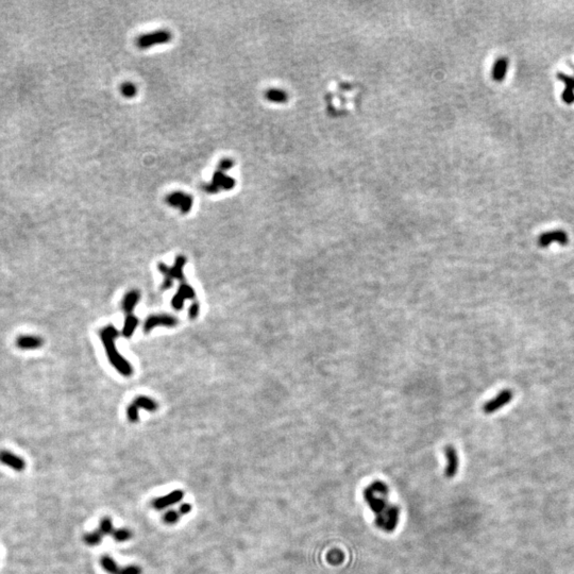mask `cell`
I'll use <instances>...</instances> for the list:
<instances>
[{
	"label": "cell",
	"instance_id": "cell-1",
	"mask_svg": "<svg viewBox=\"0 0 574 574\" xmlns=\"http://www.w3.org/2000/svg\"><path fill=\"white\" fill-rule=\"evenodd\" d=\"M100 335L112 365L120 371L123 375L130 376L131 373L133 372V369L130 364L123 358H122V355L118 353L115 346V338L118 336V332L116 328H114L112 326H109L103 328Z\"/></svg>",
	"mask_w": 574,
	"mask_h": 574
},
{
	"label": "cell",
	"instance_id": "cell-2",
	"mask_svg": "<svg viewBox=\"0 0 574 574\" xmlns=\"http://www.w3.org/2000/svg\"><path fill=\"white\" fill-rule=\"evenodd\" d=\"M236 184V181L228 176L226 171L216 169L213 173L212 181L204 186V190L208 194H217L220 191H231L233 190Z\"/></svg>",
	"mask_w": 574,
	"mask_h": 574
},
{
	"label": "cell",
	"instance_id": "cell-3",
	"mask_svg": "<svg viewBox=\"0 0 574 574\" xmlns=\"http://www.w3.org/2000/svg\"><path fill=\"white\" fill-rule=\"evenodd\" d=\"M186 263V258L183 255H179L176 258V262H174V266L172 268L167 267L166 265H164L163 263H161L159 265V269L160 271L162 272V275H164V283L162 288L163 289H168L169 287L172 285V279H178V280H183L184 281V275H183V267Z\"/></svg>",
	"mask_w": 574,
	"mask_h": 574
},
{
	"label": "cell",
	"instance_id": "cell-4",
	"mask_svg": "<svg viewBox=\"0 0 574 574\" xmlns=\"http://www.w3.org/2000/svg\"><path fill=\"white\" fill-rule=\"evenodd\" d=\"M172 39V34L168 30H158L151 33H146L144 36L138 37L136 40V46L139 49H148L157 45H163L169 43Z\"/></svg>",
	"mask_w": 574,
	"mask_h": 574
},
{
	"label": "cell",
	"instance_id": "cell-5",
	"mask_svg": "<svg viewBox=\"0 0 574 574\" xmlns=\"http://www.w3.org/2000/svg\"><path fill=\"white\" fill-rule=\"evenodd\" d=\"M166 202L168 205L180 209L182 214H187L193 208L194 200L190 194L183 192H173L166 197Z\"/></svg>",
	"mask_w": 574,
	"mask_h": 574
},
{
	"label": "cell",
	"instance_id": "cell-6",
	"mask_svg": "<svg viewBox=\"0 0 574 574\" xmlns=\"http://www.w3.org/2000/svg\"><path fill=\"white\" fill-rule=\"evenodd\" d=\"M513 397H514V394H513L512 390L503 389L500 394H498L494 398H492V400H489L488 402H486L484 404V407H483V411L488 415L492 414V412L501 410L503 407H505L506 404H508L510 401H512Z\"/></svg>",
	"mask_w": 574,
	"mask_h": 574
},
{
	"label": "cell",
	"instance_id": "cell-7",
	"mask_svg": "<svg viewBox=\"0 0 574 574\" xmlns=\"http://www.w3.org/2000/svg\"><path fill=\"white\" fill-rule=\"evenodd\" d=\"M568 234L563 230H554L551 232H545L538 237V246L541 248L548 247L552 243H558L559 245L568 244Z\"/></svg>",
	"mask_w": 574,
	"mask_h": 574
},
{
	"label": "cell",
	"instance_id": "cell-8",
	"mask_svg": "<svg viewBox=\"0 0 574 574\" xmlns=\"http://www.w3.org/2000/svg\"><path fill=\"white\" fill-rule=\"evenodd\" d=\"M445 455L447 459V466L445 470V475L448 479H453L457 474L459 460L456 449L452 446H447L445 448Z\"/></svg>",
	"mask_w": 574,
	"mask_h": 574
},
{
	"label": "cell",
	"instance_id": "cell-9",
	"mask_svg": "<svg viewBox=\"0 0 574 574\" xmlns=\"http://www.w3.org/2000/svg\"><path fill=\"white\" fill-rule=\"evenodd\" d=\"M177 323L178 319L176 317L170 316V315H153V316L147 318L144 326V330L145 332H149L153 328L160 326L174 327L177 326Z\"/></svg>",
	"mask_w": 574,
	"mask_h": 574
},
{
	"label": "cell",
	"instance_id": "cell-10",
	"mask_svg": "<svg viewBox=\"0 0 574 574\" xmlns=\"http://www.w3.org/2000/svg\"><path fill=\"white\" fill-rule=\"evenodd\" d=\"M0 463L10 467L14 471L17 472L24 471L26 468V461L22 457L6 450L0 451Z\"/></svg>",
	"mask_w": 574,
	"mask_h": 574
},
{
	"label": "cell",
	"instance_id": "cell-11",
	"mask_svg": "<svg viewBox=\"0 0 574 574\" xmlns=\"http://www.w3.org/2000/svg\"><path fill=\"white\" fill-rule=\"evenodd\" d=\"M184 498V492L182 491H174L171 492L169 494L164 495V496H160V498H157L152 501V506L155 507L157 510H162L166 507H169L173 504H177L179 503L182 499Z\"/></svg>",
	"mask_w": 574,
	"mask_h": 574
},
{
	"label": "cell",
	"instance_id": "cell-12",
	"mask_svg": "<svg viewBox=\"0 0 574 574\" xmlns=\"http://www.w3.org/2000/svg\"><path fill=\"white\" fill-rule=\"evenodd\" d=\"M15 345L20 350H37L44 345V339L37 335H22L18 336Z\"/></svg>",
	"mask_w": 574,
	"mask_h": 574
},
{
	"label": "cell",
	"instance_id": "cell-13",
	"mask_svg": "<svg viewBox=\"0 0 574 574\" xmlns=\"http://www.w3.org/2000/svg\"><path fill=\"white\" fill-rule=\"evenodd\" d=\"M194 297H195V291L191 286H188L187 284L181 285L178 293L172 299L173 309L181 310V307H182V305H183L184 301L186 299H193Z\"/></svg>",
	"mask_w": 574,
	"mask_h": 574
},
{
	"label": "cell",
	"instance_id": "cell-14",
	"mask_svg": "<svg viewBox=\"0 0 574 574\" xmlns=\"http://www.w3.org/2000/svg\"><path fill=\"white\" fill-rule=\"evenodd\" d=\"M508 71V59L499 58L494 62L492 67V79L496 82H502L505 79V76Z\"/></svg>",
	"mask_w": 574,
	"mask_h": 574
},
{
	"label": "cell",
	"instance_id": "cell-15",
	"mask_svg": "<svg viewBox=\"0 0 574 574\" xmlns=\"http://www.w3.org/2000/svg\"><path fill=\"white\" fill-rule=\"evenodd\" d=\"M138 300H139L138 291L137 290H131L123 298V310L128 315H131L133 310H134L136 303L138 302Z\"/></svg>",
	"mask_w": 574,
	"mask_h": 574
},
{
	"label": "cell",
	"instance_id": "cell-16",
	"mask_svg": "<svg viewBox=\"0 0 574 574\" xmlns=\"http://www.w3.org/2000/svg\"><path fill=\"white\" fill-rule=\"evenodd\" d=\"M265 96L269 101L276 103H283L287 100V94L284 90L279 88H271L267 90V92L265 93Z\"/></svg>",
	"mask_w": 574,
	"mask_h": 574
},
{
	"label": "cell",
	"instance_id": "cell-17",
	"mask_svg": "<svg viewBox=\"0 0 574 574\" xmlns=\"http://www.w3.org/2000/svg\"><path fill=\"white\" fill-rule=\"evenodd\" d=\"M137 408L144 409L148 411H155L158 409V404L150 398L147 397H138L135 399L134 403H133Z\"/></svg>",
	"mask_w": 574,
	"mask_h": 574
},
{
	"label": "cell",
	"instance_id": "cell-18",
	"mask_svg": "<svg viewBox=\"0 0 574 574\" xmlns=\"http://www.w3.org/2000/svg\"><path fill=\"white\" fill-rule=\"evenodd\" d=\"M137 325H138L137 318L135 316H133V315H128L124 321V327L123 328V336H125V337H130V336H132L135 331Z\"/></svg>",
	"mask_w": 574,
	"mask_h": 574
},
{
	"label": "cell",
	"instance_id": "cell-19",
	"mask_svg": "<svg viewBox=\"0 0 574 574\" xmlns=\"http://www.w3.org/2000/svg\"><path fill=\"white\" fill-rule=\"evenodd\" d=\"M101 566L110 574H121L122 569L117 566L114 559L110 556H103L101 558Z\"/></svg>",
	"mask_w": 574,
	"mask_h": 574
},
{
	"label": "cell",
	"instance_id": "cell-20",
	"mask_svg": "<svg viewBox=\"0 0 574 574\" xmlns=\"http://www.w3.org/2000/svg\"><path fill=\"white\" fill-rule=\"evenodd\" d=\"M121 94L124 98H133L137 94V87L134 83L124 82L121 85Z\"/></svg>",
	"mask_w": 574,
	"mask_h": 574
},
{
	"label": "cell",
	"instance_id": "cell-21",
	"mask_svg": "<svg viewBox=\"0 0 574 574\" xmlns=\"http://www.w3.org/2000/svg\"><path fill=\"white\" fill-rule=\"evenodd\" d=\"M102 537H103V535L100 533L99 531L97 530V531L93 532V533H88V534L84 535L83 540L87 545H92V547H94V545L100 544V542L102 540Z\"/></svg>",
	"mask_w": 574,
	"mask_h": 574
},
{
	"label": "cell",
	"instance_id": "cell-22",
	"mask_svg": "<svg viewBox=\"0 0 574 574\" xmlns=\"http://www.w3.org/2000/svg\"><path fill=\"white\" fill-rule=\"evenodd\" d=\"M98 531H99L102 535H109L111 533L113 534V523H112L111 518L104 517L100 521V527Z\"/></svg>",
	"mask_w": 574,
	"mask_h": 574
},
{
	"label": "cell",
	"instance_id": "cell-23",
	"mask_svg": "<svg viewBox=\"0 0 574 574\" xmlns=\"http://www.w3.org/2000/svg\"><path fill=\"white\" fill-rule=\"evenodd\" d=\"M113 537L117 541H127L132 537V533L128 529H120L113 532Z\"/></svg>",
	"mask_w": 574,
	"mask_h": 574
},
{
	"label": "cell",
	"instance_id": "cell-24",
	"mask_svg": "<svg viewBox=\"0 0 574 574\" xmlns=\"http://www.w3.org/2000/svg\"><path fill=\"white\" fill-rule=\"evenodd\" d=\"M180 516L181 515H180V513L178 512V510L170 509V510H168V512H166L164 514L163 520L167 524H174V523H177L179 521Z\"/></svg>",
	"mask_w": 574,
	"mask_h": 574
},
{
	"label": "cell",
	"instance_id": "cell-25",
	"mask_svg": "<svg viewBox=\"0 0 574 574\" xmlns=\"http://www.w3.org/2000/svg\"><path fill=\"white\" fill-rule=\"evenodd\" d=\"M557 79L561 80L562 82H564L566 87L574 89V77L568 76V75L563 74V73H558L557 74Z\"/></svg>",
	"mask_w": 574,
	"mask_h": 574
},
{
	"label": "cell",
	"instance_id": "cell-26",
	"mask_svg": "<svg viewBox=\"0 0 574 574\" xmlns=\"http://www.w3.org/2000/svg\"><path fill=\"white\" fill-rule=\"evenodd\" d=\"M562 98H563L564 102H566L567 104L573 103L574 102V89L565 87V89L563 90Z\"/></svg>",
	"mask_w": 574,
	"mask_h": 574
},
{
	"label": "cell",
	"instance_id": "cell-27",
	"mask_svg": "<svg viewBox=\"0 0 574 574\" xmlns=\"http://www.w3.org/2000/svg\"><path fill=\"white\" fill-rule=\"evenodd\" d=\"M234 166V162L231 159H222L219 164L218 167H217V169L222 170V171H228L229 169H231Z\"/></svg>",
	"mask_w": 574,
	"mask_h": 574
},
{
	"label": "cell",
	"instance_id": "cell-28",
	"mask_svg": "<svg viewBox=\"0 0 574 574\" xmlns=\"http://www.w3.org/2000/svg\"><path fill=\"white\" fill-rule=\"evenodd\" d=\"M128 418L131 422H136L138 420V408L131 404L128 409Z\"/></svg>",
	"mask_w": 574,
	"mask_h": 574
},
{
	"label": "cell",
	"instance_id": "cell-29",
	"mask_svg": "<svg viewBox=\"0 0 574 574\" xmlns=\"http://www.w3.org/2000/svg\"><path fill=\"white\" fill-rule=\"evenodd\" d=\"M121 574H142V569L137 566H128L121 570Z\"/></svg>",
	"mask_w": 574,
	"mask_h": 574
},
{
	"label": "cell",
	"instance_id": "cell-30",
	"mask_svg": "<svg viewBox=\"0 0 574 574\" xmlns=\"http://www.w3.org/2000/svg\"><path fill=\"white\" fill-rule=\"evenodd\" d=\"M192 510V505L190 503H183L182 505L180 506L178 512L180 513V515H187L188 513H191Z\"/></svg>",
	"mask_w": 574,
	"mask_h": 574
},
{
	"label": "cell",
	"instance_id": "cell-31",
	"mask_svg": "<svg viewBox=\"0 0 574 574\" xmlns=\"http://www.w3.org/2000/svg\"><path fill=\"white\" fill-rule=\"evenodd\" d=\"M199 309H200L199 305H198L197 303H195V304H194V305L191 307V310H190V317H191V318H196V317H197V315H198V313H199Z\"/></svg>",
	"mask_w": 574,
	"mask_h": 574
},
{
	"label": "cell",
	"instance_id": "cell-32",
	"mask_svg": "<svg viewBox=\"0 0 574 574\" xmlns=\"http://www.w3.org/2000/svg\"><path fill=\"white\" fill-rule=\"evenodd\" d=\"M573 69H574V66H573Z\"/></svg>",
	"mask_w": 574,
	"mask_h": 574
}]
</instances>
